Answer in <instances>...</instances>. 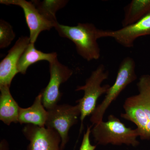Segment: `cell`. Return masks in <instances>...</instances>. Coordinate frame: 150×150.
Listing matches in <instances>:
<instances>
[{"label": "cell", "instance_id": "5", "mask_svg": "<svg viewBox=\"0 0 150 150\" xmlns=\"http://www.w3.org/2000/svg\"><path fill=\"white\" fill-rule=\"evenodd\" d=\"M136 67V62L131 57L128 56L123 59L118 67L115 82L112 86H110L104 99L96 106L91 114L90 121L93 125L103 121L105 113L110 104L127 86L137 79Z\"/></svg>", "mask_w": 150, "mask_h": 150}, {"label": "cell", "instance_id": "7", "mask_svg": "<svg viewBox=\"0 0 150 150\" xmlns=\"http://www.w3.org/2000/svg\"><path fill=\"white\" fill-rule=\"evenodd\" d=\"M49 71L50 81L40 92L43 106L47 110L58 105L62 96L59 90L60 86L67 81L73 74L72 70L60 63L58 59L49 63Z\"/></svg>", "mask_w": 150, "mask_h": 150}, {"label": "cell", "instance_id": "15", "mask_svg": "<svg viewBox=\"0 0 150 150\" xmlns=\"http://www.w3.org/2000/svg\"><path fill=\"white\" fill-rule=\"evenodd\" d=\"M150 13V0H132L124 8L123 27L133 24Z\"/></svg>", "mask_w": 150, "mask_h": 150}, {"label": "cell", "instance_id": "16", "mask_svg": "<svg viewBox=\"0 0 150 150\" xmlns=\"http://www.w3.org/2000/svg\"><path fill=\"white\" fill-rule=\"evenodd\" d=\"M40 13L46 19L55 24L58 23L56 13L58 11L67 5V0H44L31 1Z\"/></svg>", "mask_w": 150, "mask_h": 150}, {"label": "cell", "instance_id": "17", "mask_svg": "<svg viewBox=\"0 0 150 150\" xmlns=\"http://www.w3.org/2000/svg\"><path fill=\"white\" fill-rule=\"evenodd\" d=\"M15 37L12 25L4 20H0V48L8 47Z\"/></svg>", "mask_w": 150, "mask_h": 150}, {"label": "cell", "instance_id": "10", "mask_svg": "<svg viewBox=\"0 0 150 150\" xmlns=\"http://www.w3.org/2000/svg\"><path fill=\"white\" fill-rule=\"evenodd\" d=\"M22 131L30 142L27 150H61V137L54 129L28 124Z\"/></svg>", "mask_w": 150, "mask_h": 150}, {"label": "cell", "instance_id": "1", "mask_svg": "<svg viewBox=\"0 0 150 150\" xmlns=\"http://www.w3.org/2000/svg\"><path fill=\"white\" fill-rule=\"evenodd\" d=\"M138 93L127 98L121 117L137 126L141 140H150V75H142L137 83Z\"/></svg>", "mask_w": 150, "mask_h": 150}, {"label": "cell", "instance_id": "4", "mask_svg": "<svg viewBox=\"0 0 150 150\" xmlns=\"http://www.w3.org/2000/svg\"><path fill=\"white\" fill-rule=\"evenodd\" d=\"M108 76L109 72L105 69V66L101 64L92 72L84 85L77 87L76 91H83L84 92L83 96L77 101L81 110V130L85 118L91 115L95 110L98 99L102 95L106 94L110 88V86L109 84L101 86Z\"/></svg>", "mask_w": 150, "mask_h": 150}, {"label": "cell", "instance_id": "12", "mask_svg": "<svg viewBox=\"0 0 150 150\" xmlns=\"http://www.w3.org/2000/svg\"><path fill=\"white\" fill-rule=\"evenodd\" d=\"M48 115V110L43 106L42 95L40 93L30 107L27 108H20L18 122L21 124H31L44 127H45Z\"/></svg>", "mask_w": 150, "mask_h": 150}, {"label": "cell", "instance_id": "18", "mask_svg": "<svg viewBox=\"0 0 150 150\" xmlns=\"http://www.w3.org/2000/svg\"><path fill=\"white\" fill-rule=\"evenodd\" d=\"M92 126H88L86 133L84 134L81 144L79 150H95L96 145H93L91 143L90 137Z\"/></svg>", "mask_w": 150, "mask_h": 150}, {"label": "cell", "instance_id": "3", "mask_svg": "<svg viewBox=\"0 0 150 150\" xmlns=\"http://www.w3.org/2000/svg\"><path fill=\"white\" fill-rule=\"evenodd\" d=\"M91 134L97 144L115 146L123 144L136 147L139 144L137 138L139 137L138 129L126 127L119 118L110 114L106 121L94 125Z\"/></svg>", "mask_w": 150, "mask_h": 150}, {"label": "cell", "instance_id": "2", "mask_svg": "<svg viewBox=\"0 0 150 150\" xmlns=\"http://www.w3.org/2000/svg\"><path fill=\"white\" fill-rule=\"evenodd\" d=\"M54 28L60 36L74 43L78 54L84 59L90 62L100 59V49L97 42L99 29L94 25L79 23L69 26L58 23Z\"/></svg>", "mask_w": 150, "mask_h": 150}, {"label": "cell", "instance_id": "11", "mask_svg": "<svg viewBox=\"0 0 150 150\" xmlns=\"http://www.w3.org/2000/svg\"><path fill=\"white\" fill-rule=\"evenodd\" d=\"M30 43L29 37L22 36L18 38L8 54L0 63V86L10 87L12 81L18 73V63L22 54Z\"/></svg>", "mask_w": 150, "mask_h": 150}, {"label": "cell", "instance_id": "13", "mask_svg": "<svg viewBox=\"0 0 150 150\" xmlns=\"http://www.w3.org/2000/svg\"><path fill=\"white\" fill-rule=\"evenodd\" d=\"M10 87L0 86V120L9 126L18 122L20 107L11 94Z\"/></svg>", "mask_w": 150, "mask_h": 150}, {"label": "cell", "instance_id": "8", "mask_svg": "<svg viewBox=\"0 0 150 150\" xmlns=\"http://www.w3.org/2000/svg\"><path fill=\"white\" fill-rule=\"evenodd\" d=\"M150 35V13L133 24L117 30L99 29L98 38H112L118 44L126 48H131L137 38Z\"/></svg>", "mask_w": 150, "mask_h": 150}, {"label": "cell", "instance_id": "9", "mask_svg": "<svg viewBox=\"0 0 150 150\" xmlns=\"http://www.w3.org/2000/svg\"><path fill=\"white\" fill-rule=\"evenodd\" d=\"M0 3L6 5L18 6L23 10L26 23L29 29L31 43H35L40 33L50 30L58 23L55 24L45 18L32 1L25 0H1Z\"/></svg>", "mask_w": 150, "mask_h": 150}, {"label": "cell", "instance_id": "6", "mask_svg": "<svg viewBox=\"0 0 150 150\" xmlns=\"http://www.w3.org/2000/svg\"><path fill=\"white\" fill-rule=\"evenodd\" d=\"M48 115L45 127L57 131L62 140L61 150H63L69 142V133L72 126L77 123L80 118L81 110L79 104L57 105L48 110Z\"/></svg>", "mask_w": 150, "mask_h": 150}, {"label": "cell", "instance_id": "14", "mask_svg": "<svg viewBox=\"0 0 150 150\" xmlns=\"http://www.w3.org/2000/svg\"><path fill=\"white\" fill-rule=\"evenodd\" d=\"M57 59L56 52L45 53L37 50L34 43H30L22 54L18 63L17 68L18 73L25 74L28 67L31 65L41 61H48L49 63Z\"/></svg>", "mask_w": 150, "mask_h": 150}]
</instances>
